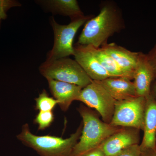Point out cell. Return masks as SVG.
<instances>
[{"label": "cell", "mask_w": 156, "mask_h": 156, "mask_svg": "<svg viewBox=\"0 0 156 156\" xmlns=\"http://www.w3.org/2000/svg\"><path fill=\"white\" fill-rule=\"evenodd\" d=\"M125 28V20L119 6L112 1L103 2L99 14L85 23L77 44L100 48L108 43L110 37Z\"/></svg>", "instance_id": "6da1fadb"}, {"label": "cell", "mask_w": 156, "mask_h": 156, "mask_svg": "<svg viewBox=\"0 0 156 156\" xmlns=\"http://www.w3.org/2000/svg\"><path fill=\"white\" fill-rule=\"evenodd\" d=\"M78 111L83 119V129L70 156H81L99 147L108 137L122 128L101 121L95 112L87 106L81 105Z\"/></svg>", "instance_id": "7a4b0ae2"}, {"label": "cell", "mask_w": 156, "mask_h": 156, "mask_svg": "<svg viewBox=\"0 0 156 156\" xmlns=\"http://www.w3.org/2000/svg\"><path fill=\"white\" fill-rule=\"evenodd\" d=\"M83 123L68 138L47 135L37 136L32 133L28 124L23 126L20 134L17 135L24 145L33 149L40 156H70L82 133Z\"/></svg>", "instance_id": "3957f363"}, {"label": "cell", "mask_w": 156, "mask_h": 156, "mask_svg": "<svg viewBox=\"0 0 156 156\" xmlns=\"http://www.w3.org/2000/svg\"><path fill=\"white\" fill-rule=\"evenodd\" d=\"M39 70L46 79L74 84L83 88L92 81L75 59L69 57L46 60Z\"/></svg>", "instance_id": "277c9868"}, {"label": "cell", "mask_w": 156, "mask_h": 156, "mask_svg": "<svg viewBox=\"0 0 156 156\" xmlns=\"http://www.w3.org/2000/svg\"><path fill=\"white\" fill-rule=\"evenodd\" d=\"M93 17L92 15L85 16L71 20L67 25H60L52 18L51 23L54 32V44L52 50L48 53L47 60L74 56V48L73 44L76 34L82 25Z\"/></svg>", "instance_id": "5b68a950"}, {"label": "cell", "mask_w": 156, "mask_h": 156, "mask_svg": "<svg viewBox=\"0 0 156 156\" xmlns=\"http://www.w3.org/2000/svg\"><path fill=\"white\" fill-rule=\"evenodd\" d=\"M146 98L136 96L126 100L116 101L112 126L132 128L143 130Z\"/></svg>", "instance_id": "8992f818"}, {"label": "cell", "mask_w": 156, "mask_h": 156, "mask_svg": "<svg viewBox=\"0 0 156 156\" xmlns=\"http://www.w3.org/2000/svg\"><path fill=\"white\" fill-rule=\"evenodd\" d=\"M78 101L95 109L105 122L110 124L111 122L116 101L98 81L92 80L83 88Z\"/></svg>", "instance_id": "52a82bcc"}, {"label": "cell", "mask_w": 156, "mask_h": 156, "mask_svg": "<svg viewBox=\"0 0 156 156\" xmlns=\"http://www.w3.org/2000/svg\"><path fill=\"white\" fill-rule=\"evenodd\" d=\"M140 130L132 128H122L108 137L99 147L106 156H113L128 148L139 144Z\"/></svg>", "instance_id": "ba28073f"}, {"label": "cell", "mask_w": 156, "mask_h": 156, "mask_svg": "<svg viewBox=\"0 0 156 156\" xmlns=\"http://www.w3.org/2000/svg\"><path fill=\"white\" fill-rule=\"evenodd\" d=\"M74 48L75 59L92 80L101 81L112 77L100 64L88 45L76 44Z\"/></svg>", "instance_id": "9c48e42d"}, {"label": "cell", "mask_w": 156, "mask_h": 156, "mask_svg": "<svg viewBox=\"0 0 156 156\" xmlns=\"http://www.w3.org/2000/svg\"><path fill=\"white\" fill-rule=\"evenodd\" d=\"M100 48L114 60L128 79L133 80L139 52H132L115 43H107Z\"/></svg>", "instance_id": "30bf717a"}, {"label": "cell", "mask_w": 156, "mask_h": 156, "mask_svg": "<svg viewBox=\"0 0 156 156\" xmlns=\"http://www.w3.org/2000/svg\"><path fill=\"white\" fill-rule=\"evenodd\" d=\"M133 80L137 96L146 98L150 95L152 84L155 80L154 74L147 54L142 52H139Z\"/></svg>", "instance_id": "8fae6325"}, {"label": "cell", "mask_w": 156, "mask_h": 156, "mask_svg": "<svg viewBox=\"0 0 156 156\" xmlns=\"http://www.w3.org/2000/svg\"><path fill=\"white\" fill-rule=\"evenodd\" d=\"M47 80L50 92L62 110L66 111L74 101H78L82 87L49 78Z\"/></svg>", "instance_id": "7c38bea8"}, {"label": "cell", "mask_w": 156, "mask_h": 156, "mask_svg": "<svg viewBox=\"0 0 156 156\" xmlns=\"http://www.w3.org/2000/svg\"><path fill=\"white\" fill-rule=\"evenodd\" d=\"M145 98L144 136L140 144L141 151L156 149V101L151 94Z\"/></svg>", "instance_id": "4fadbf2b"}, {"label": "cell", "mask_w": 156, "mask_h": 156, "mask_svg": "<svg viewBox=\"0 0 156 156\" xmlns=\"http://www.w3.org/2000/svg\"><path fill=\"white\" fill-rule=\"evenodd\" d=\"M116 101L137 96L134 83L124 77H109L98 81Z\"/></svg>", "instance_id": "5bb4252c"}, {"label": "cell", "mask_w": 156, "mask_h": 156, "mask_svg": "<svg viewBox=\"0 0 156 156\" xmlns=\"http://www.w3.org/2000/svg\"><path fill=\"white\" fill-rule=\"evenodd\" d=\"M42 2L52 12L68 16L71 20L85 16L76 0H49Z\"/></svg>", "instance_id": "9a60e30c"}, {"label": "cell", "mask_w": 156, "mask_h": 156, "mask_svg": "<svg viewBox=\"0 0 156 156\" xmlns=\"http://www.w3.org/2000/svg\"><path fill=\"white\" fill-rule=\"evenodd\" d=\"M88 46L100 64L112 77L128 78L126 74L120 68L116 62L108 54H107L102 48H96L92 45Z\"/></svg>", "instance_id": "2e32d148"}, {"label": "cell", "mask_w": 156, "mask_h": 156, "mask_svg": "<svg viewBox=\"0 0 156 156\" xmlns=\"http://www.w3.org/2000/svg\"><path fill=\"white\" fill-rule=\"evenodd\" d=\"M35 101L36 109L39 112L53 111L58 104L57 101L54 98L50 97L45 89L35 98Z\"/></svg>", "instance_id": "e0dca14e"}, {"label": "cell", "mask_w": 156, "mask_h": 156, "mask_svg": "<svg viewBox=\"0 0 156 156\" xmlns=\"http://www.w3.org/2000/svg\"><path fill=\"white\" fill-rule=\"evenodd\" d=\"M54 119L53 111L39 112L34 122L38 125V130H44L51 126Z\"/></svg>", "instance_id": "ac0fdd59"}, {"label": "cell", "mask_w": 156, "mask_h": 156, "mask_svg": "<svg viewBox=\"0 0 156 156\" xmlns=\"http://www.w3.org/2000/svg\"><path fill=\"white\" fill-rule=\"evenodd\" d=\"M21 6L19 2L14 0H0V20L6 19L7 13L13 7Z\"/></svg>", "instance_id": "d6986e66"}, {"label": "cell", "mask_w": 156, "mask_h": 156, "mask_svg": "<svg viewBox=\"0 0 156 156\" xmlns=\"http://www.w3.org/2000/svg\"><path fill=\"white\" fill-rule=\"evenodd\" d=\"M141 151L140 144L130 147L113 156H141Z\"/></svg>", "instance_id": "ffe728a7"}, {"label": "cell", "mask_w": 156, "mask_h": 156, "mask_svg": "<svg viewBox=\"0 0 156 156\" xmlns=\"http://www.w3.org/2000/svg\"><path fill=\"white\" fill-rule=\"evenodd\" d=\"M146 54L149 62L153 69L155 80H156V43Z\"/></svg>", "instance_id": "44dd1931"}, {"label": "cell", "mask_w": 156, "mask_h": 156, "mask_svg": "<svg viewBox=\"0 0 156 156\" xmlns=\"http://www.w3.org/2000/svg\"><path fill=\"white\" fill-rule=\"evenodd\" d=\"M81 156H106L105 154L101 150L100 147H98L92 150L87 152Z\"/></svg>", "instance_id": "7402d4cb"}, {"label": "cell", "mask_w": 156, "mask_h": 156, "mask_svg": "<svg viewBox=\"0 0 156 156\" xmlns=\"http://www.w3.org/2000/svg\"><path fill=\"white\" fill-rule=\"evenodd\" d=\"M141 156H156V149H147L142 151Z\"/></svg>", "instance_id": "603a6c76"}, {"label": "cell", "mask_w": 156, "mask_h": 156, "mask_svg": "<svg viewBox=\"0 0 156 156\" xmlns=\"http://www.w3.org/2000/svg\"><path fill=\"white\" fill-rule=\"evenodd\" d=\"M151 94L156 101V80L154 81L151 87Z\"/></svg>", "instance_id": "cb8c5ba5"}, {"label": "cell", "mask_w": 156, "mask_h": 156, "mask_svg": "<svg viewBox=\"0 0 156 156\" xmlns=\"http://www.w3.org/2000/svg\"><path fill=\"white\" fill-rule=\"evenodd\" d=\"M1 21H2V20H0V25H1Z\"/></svg>", "instance_id": "d4e9b609"}]
</instances>
